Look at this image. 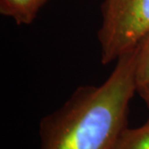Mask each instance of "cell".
Instances as JSON below:
<instances>
[{
  "instance_id": "3",
  "label": "cell",
  "mask_w": 149,
  "mask_h": 149,
  "mask_svg": "<svg viewBox=\"0 0 149 149\" xmlns=\"http://www.w3.org/2000/svg\"><path fill=\"white\" fill-rule=\"evenodd\" d=\"M47 0H0V12L19 25L30 24Z\"/></svg>"
},
{
  "instance_id": "5",
  "label": "cell",
  "mask_w": 149,
  "mask_h": 149,
  "mask_svg": "<svg viewBox=\"0 0 149 149\" xmlns=\"http://www.w3.org/2000/svg\"><path fill=\"white\" fill-rule=\"evenodd\" d=\"M135 81L137 89L149 84V32L135 47Z\"/></svg>"
},
{
  "instance_id": "4",
  "label": "cell",
  "mask_w": 149,
  "mask_h": 149,
  "mask_svg": "<svg viewBox=\"0 0 149 149\" xmlns=\"http://www.w3.org/2000/svg\"><path fill=\"white\" fill-rule=\"evenodd\" d=\"M111 149H149V118L141 127H126L118 135Z\"/></svg>"
},
{
  "instance_id": "6",
  "label": "cell",
  "mask_w": 149,
  "mask_h": 149,
  "mask_svg": "<svg viewBox=\"0 0 149 149\" xmlns=\"http://www.w3.org/2000/svg\"><path fill=\"white\" fill-rule=\"evenodd\" d=\"M137 92L139 93V95L141 96V98L147 104V105L149 109V84L147 85H144V86L139 87L137 89Z\"/></svg>"
},
{
  "instance_id": "1",
  "label": "cell",
  "mask_w": 149,
  "mask_h": 149,
  "mask_svg": "<svg viewBox=\"0 0 149 149\" xmlns=\"http://www.w3.org/2000/svg\"><path fill=\"white\" fill-rule=\"evenodd\" d=\"M100 85L79 87L40 123L41 149H111L127 126L137 91L135 48L118 59Z\"/></svg>"
},
{
  "instance_id": "2",
  "label": "cell",
  "mask_w": 149,
  "mask_h": 149,
  "mask_svg": "<svg viewBox=\"0 0 149 149\" xmlns=\"http://www.w3.org/2000/svg\"><path fill=\"white\" fill-rule=\"evenodd\" d=\"M149 32V0H104L98 32L101 62L129 52Z\"/></svg>"
}]
</instances>
